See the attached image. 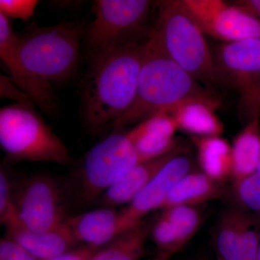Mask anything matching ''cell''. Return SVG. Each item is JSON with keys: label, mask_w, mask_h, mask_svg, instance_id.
<instances>
[{"label": "cell", "mask_w": 260, "mask_h": 260, "mask_svg": "<svg viewBox=\"0 0 260 260\" xmlns=\"http://www.w3.org/2000/svg\"><path fill=\"white\" fill-rule=\"evenodd\" d=\"M147 41L90 58L82 90L84 122L90 130L112 127L134 102Z\"/></svg>", "instance_id": "6da1fadb"}, {"label": "cell", "mask_w": 260, "mask_h": 260, "mask_svg": "<svg viewBox=\"0 0 260 260\" xmlns=\"http://www.w3.org/2000/svg\"><path fill=\"white\" fill-rule=\"evenodd\" d=\"M194 99L218 100L209 89L171 59L150 35L134 102L112 128L114 133L119 132Z\"/></svg>", "instance_id": "7a4b0ae2"}, {"label": "cell", "mask_w": 260, "mask_h": 260, "mask_svg": "<svg viewBox=\"0 0 260 260\" xmlns=\"http://www.w3.org/2000/svg\"><path fill=\"white\" fill-rule=\"evenodd\" d=\"M150 35L162 51L202 85L215 83L213 53L205 34L184 9L181 0L158 3Z\"/></svg>", "instance_id": "3957f363"}, {"label": "cell", "mask_w": 260, "mask_h": 260, "mask_svg": "<svg viewBox=\"0 0 260 260\" xmlns=\"http://www.w3.org/2000/svg\"><path fill=\"white\" fill-rule=\"evenodd\" d=\"M87 28L78 20L32 27L19 37L20 59L30 71L48 83L65 81L76 73Z\"/></svg>", "instance_id": "277c9868"}, {"label": "cell", "mask_w": 260, "mask_h": 260, "mask_svg": "<svg viewBox=\"0 0 260 260\" xmlns=\"http://www.w3.org/2000/svg\"><path fill=\"white\" fill-rule=\"evenodd\" d=\"M0 145L12 161H42L66 165L69 150L35 110L15 104L0 109Z\"/></svg>", "instance_id": "5b68a950"}, {"label": "cell", "mask_w": 260, "mask_h": 260, "mask_svg": "<svg viewBox=\"0 0 260 260\" xmlns=\"http://www.w3.org/2000/svg\"><path fill=\"white\" fill-rule=\"evenodd\" d=\"M152 5L148 0L95 1L94 19L85 37L90 57L148 39L153 29L147 25Z\"/></svg>", "instance_id": "8992f818"}, {"label": "cell", "mask_w": 260, "mask_h": 260, "mask_svg": "<svg viewBox=\"0 0 260 260\" xmlns=\"http://www.w3.org/2000/svg\"><path fill=\"white\" fill-rule=\"evenodd\" d=\"M143 162L126 133L116 132L90 149L75 177V201L81 206L95 204L109 188Z\"/></svg>", "instance_id": "52a82bcc"}, {"label": "cell", "mask_w": 260, "mask_h": 260, "mask_svg": "<svg viewBox=\"0 0 260 260\" xmlns=\"http://www.w3.org/2000/svg\"><path fill=\"white\" fill-rule=\"evenodd\" d=\"M65 189L45 175H32L13 181L12 214L24 227L46 232L66 220Z\"/></svg>", "instance_id": "ba28073f"}, {"label": "cell", "mask_w": 260, "mask_h": 260, "mask_svg": "<svg viewBox=\"0 0 260 260\" xmlns=\"http://www.w3.org/2000/svg\"><path fill=\"white\" fill-rule=\"evenodd\" d=\"M205 35L223 43L260 39V21L234 4L220 0H181Z\"/></svg>", "instance_id": "9c48e42d"}, {"label": "cell", "mask_w": 260, "mask_h": 260, "mask_svg": "<svg viewBox=\"0 0 260 260\" xmlns=\"http://www.w3.org/2000/svg\"><path fill=\"white\" fill-rule=\"evenodd\" d=\"M213 53L215 83L242 95L260 83V39L223 43Z\"/></svg>", "instance_id": "30bf717a"}, {"label": "cell", "mask_w": 260, "mask_h": 260, "mask_svg": "<svg viewBox=\"0 0 260 260\" xmlns=\"http://www.w3.org/2000/svg\"><path fill=\"white\" fill-rule=\"evenodd\" d=\"M19 37L13 30L10 19L0 14V57L10 72V78L25 92L38 107L54 115L59 102L51 84L39 78L23 64L18 51Z\"/></svg>", "instance_id": "8fae6325"}, {"label": "cell", "mask_w": 260, "mask_h": 260, "mask_svg": "<svg viewBox=\"0 0 260 260\" xmlns=\"http://www.w3.org/2000/svg\"><path fill=\"white\" fill-rule=\"evenodd\" d=\"M191 170L190 159L183 153L169 160L138 196L119 211V234L144 220L150 212L161 209L174 186Z\"/></svg>", "instance_id": "7c38bea8"}, {"label": "cell", "mask_w": 260, "mask_h": 260, "mask_svg": "<svg viewBox=\"0 0 260 260\" xmlns=\"http://www.w3.org/2000/svg\"><path fill=\"white\" fill-rule=\"evenodd\" d=\"M7 237L18 242L39 260H49L75 249L78 242L67 224L46 231L36 232L24 227L13 214L5 220Z\"/></svg>", "instance_id": "4fadbf2b"}, {"label": "cell", "mask_w": 260, "mask_h": 260, "mask_svg": "<svg viewBox=\"0 0 260 260\" xmlns=\"http://www.w3.org/2000/svg\"><path fill=\"white\" fill-rule=\"evenodd\" d=\"M184 153L180 145L165 155L140 162L107 189L95 204L99 208H114L129 205L169 160Z\"/></svg>", "instance_id": "5bb4252c"}, {"label": "cell", "mask_w": 260, "mask_h": 260, "mask_svg": "<svg viewBox=\"0 0 260 260\" xmlns=\"http://www.w3.org/2000/svg\"><path fill=\"white\" fill-rule=\"evenodd\" d=\"M178 127L173 118L162 113L136 124L126 133L142 161L165 155L181 144L175 138Z\"/></svg>", "instance_id": "9a60e30c"}, {"label": "cell", "mask_w": 260, "mask_h": 260, "mask_svg": "<svg viewBox=\"0 0 260 260\" xmlns=\"http://www.w3.org/2000/svg\"><path fill=\"white\" fill-rule=\"evenodd\" d=\"M119 211L98 208L68 218L65 223L78 244L100 249L119 234Z\"/></svg>", "instance_id": "2e32d148"}, {"label": "cell", "mask_w": 260, "mask_h": 260, "mask_svg": "<svg viewBox=\"0 0 260 260\" xmlns=\"http://www.w3.org/2000/svg\"><path fill=\"white\" fill-rule=\"evenodd\" d=\"M219 101L194 99L186 101L169 109L165 114L173 118L178 129L192 136H220L223 123L215 113Z\"/></svg>", "instance_id": "e0dca14e"}, {"label": "cell", "mask_w": 260, "mask_h": 260, "mask_svg": "<svg viewBox=\"0 0 260 260\" xmlns=\"http://www.w3.org/2000/svg\"><path fill=\"white\" fill-rule=\"evenodd\" d=\"M223 188L203 172H190L178 181L164 202L161 209L177 206H199L220 198Z\"/></svg>", "instance_id": "ac0fdd59"}, {"label": "cell", "mask_w": 260, "mask_h": 260, "mask_svg": "<svg viewBox=\"0 0 260 260\" xmlns=\"http://www.w3.org/2000/svg\"><path fill=\"white\" fill-rule=\"evenodd\" d=\"M234 184L253 174L260 162L259 116L248 121L232 145Z\"/></svg>", "instance_id": "d6986e66"}, {"label": "cell", "mask_w": 260, "mask_h": 260, "mask_svg": "<svg viewBox=\"0 0 260 260\" xmlns=\"http://www.w3.org/2000/svg\"><path fill=\"white\" fill-rule=\"evenodd\" d=\"M202 172L220 181L232 177V145L220 136H192Z\"/></svg>", "instance_id": "ffe728a7"}, {"label": "cell", "mask_w": 260, "mask_h": 260, "mask_svg": "<svg viewBox=\"0 0 260 260\" xmlns=\"http://www.w3.org/2000/svg\"><path fill=\"white\" fill-rule=\"evenodd\" d=\"M152 222L144 219L98 249L90 260H140L145 253Z\"/></svg>", "instance_id": "44dd1931"}, {"label": "cell", "mask_w": 260, "mask_h": 260, "mask_svg": "<svg viewBox=\"0 0 260 260\" xmlns=\"http://www.w3.org/2000/svg\"><path fill=\"white\" fill-rule=\"evenodd\" d=\"M252 217L241 208H231L220 219L215 237L216 260H236Z\"/></svg>", "instance_id": "7402d4cb"}, {"label": "cell", "mask_w": 260, "mask_h": 260, "mask_svg": "<svg viewBox=\"0 0 260 260\" xmlns=\"http://www.w3.org/2000/svg\"><path fill=\"white\" fill-rule=\"evenodd\" d=\"M177 228L186 243L191 240L202 223L201 212L198 206L177 205L162 210L160 213Z\"/></svg>", "instance_id": "603a6c76"}, {"label": "cell", "mask_w": 260, "mask_h": 260, "mask_svg": "<svg viewBox=\"0 0 260 260\" xmlns=\"http://www.w3.org/2000/svg\"><path fill=\"white\" fill-rule=\"evenodd\" d=\"M234 189L242 206L260 213V162L255 172L234 184Z\"/></svg>", "instance_id": "cb8c5ba5"}, {"label": "cell", "mask_w": 260, "mask_h": 260, "mask_svg": "<svg viewBox=\"0 0 260 260\" xmlns=\"http://www.w3.org/2000/svg\"><path fill=\"white\" fill-rule=\"evenodd\" d=\"M39 2L36 0H1L0 14L8 18H18L28 21L35 11Z\"/></svg>", "instance_id": "d4e9b609"}, {"label": "cell", "mask_w": 260, "mask_h": 260, "mask_svg": "<svg viewBox=\"0 0 260 260\" xmlns=\"http://www.w3.org/2000/svg\"><path fill=\"white\" fill-rule=\"evenodd\" d=\"M259 237L257 227L253 222L244 234L236 260H257Z\"/></svg>", "instance_id": "484cf974"}, {"label": "cell", "mask_w": 260, "mask_h": 260, "mask_svg": "<svg viewBox=\"0 0 260 260\" xmlns=\"http://www.w3.org/2000/svg\"><path fill=\"white\" fill-rule=\"evenodd\" d=\"M13 181L4 168L0 172V220L4 223L12 211V190Z\"/></svg>", "instance_id": "4316f807"}, {"label": "cell", "mask_w": 260, "mask_h": 260, "mask_svg": "<svg viewBox=\"0 0 260 260\" xmlns=\"http://www.w3.org/2000/svg\"><path fill=\"white\" fill-rule=\"evenodd\" d=\"M0 260H39L25 248L5 236L0 241Z\"/></svg>", "instance_id": "83f0119b"}, {"label": "cell", "mask_w": 260, "mask_h": 260, "mask_svg": "<svg viewBox=\"0 0 260 260\" xmlns=\"http://www.w3.org/2000/svg\"><path fill=\"white\" fill-rule=\"evenodd\" d=\"M0 97L2 99H10L17 102V104L34 106L30 98L23 92L9 77L0 75Z\"/></svg>", "instance_id": "f1b7e54d"}, {"label": "cell", "mask_w": 260, "mask_h": 260, "mask_svg": "<svg viewBox=\"0 0 260 260\" xmlns=\"http://www.w3.org/2000/svg\"><path fill=\"white\" fill-rule=\"evenodd\" d=\"M242 100L248 110V114L249 115V120L254 116H259L260 83L253 87L249 91L243 94Z\"/></svg>", "instance_id": "f546056e"}, {"label": "cell", "mask_w": 260, "mask_h": 260, "mask_svg": "<svg viewBox=\"0 0 260 260\" xmlns=\"http://www.w3.org/2000/svg\"><path fill=\"white\" fill-rule=\"evenodd\" d=\"M98 249L83 245L49 260H90Z\"/></svg>", "instance_id": "4dcf8cb0"}, {"label": "cell", "mask_w": 260, "mask_h": 260, "mask_svg": "<svg viewBox=\"0 0 260 260\" xmlns=\"http://www.w3.org/2000/svg\"><path fill=\"white\" fill-rule=\"evenodd\" d=\"M233 4L237 5L260 21V0H242L234 2Z\"/></svg>", "instance_id": "1f68e13d"}, {"label": "cell", "mask_w": 260, "mask_h": 260, "mask_svg": "<svg viewBox=\"0 0 260 260\" xmlns=\"http://www.w3.org/2000/svg\"><path fill=\"white\" fill-rule=\"evenodd\" d=\"M172 256V254H168V253L159 252L156 256L148 260H171Z\"/></svg>", "instance_id": "d6a6232c"}, {"label": "cell", "mask_w": 260, "mask_h": 260, "mask_svg": "<svg viewBox=\"0 0 260 260\" xmlns=\"http://www.w3.org/2000/svg\"><path fill=\"white\" fill-rule=\"evenodd\" d=\"M191 260H211L209 257L207 256H199L194 258V259Z\"/></svg>", "instance_id": "836d02e7"}, {"label": "cell", "mask_w": 260, "mask_h": 260, "mask_svg": "<svg viewBox=\"0 0 260 260\" xmlns=\"http://www.w3.org/2000/svg\"><path fill=\"white\" fill-rule=\"evenodd\" d=\"M257 260H260V237L259 241V246H258Z\"/></svg>", "instance_id": "e575fe53"}]
</instances>
